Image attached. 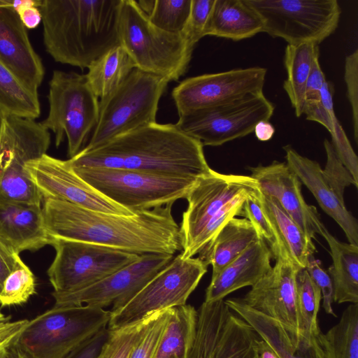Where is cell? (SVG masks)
<instances>
[{"instance_id":"56","label":"cell","mask_w":358,"mask_h":358,"mask_svg":"<svg viewBox=\"0 0 358 358\" xmlns=\"http://www.w3.org/2000/svg\"><path fill=\"white\" fill-rule=\"evenodd\" d=\"M11 0H0V6H11Z\"/></svg>"},{"instance_id":"5","label":"cell","mask_w":358,"mask_h":358,"mask_svg":"<svg viewBox=\"0 0 358 358\" xmlns=\"http://www.w3.org/2000/svg\"><path fill=\"white\" fill-rule=\"evenodd\" d=\"M168 83L164 78L133 69L117 88L100 99L98 122L83 150L157 122L159 102Z\"/></svg>"},{"instance_id":"37","label":"cell","mask_w":358,"mask_h":358,"mask_svg":"<svg viewBox=\"0 0 358 358\" xmlns=\"http://www.w3.org/2000/svg\"><path fill=\"white\" fill-rule=\"evenodd\" d=\"M192 0H155L148 13L150 22L169 33H182L188 21Z\"/></svg>"},{"instance_id":"25","label":"cell","mask_w":358,"mask_h":358,"mask_svg":"<svg viewBox=\"0 0 358 358\" xmlns=\"http://www.w3.org/2000/svg\"><path fill=\"white\" fill-rule=\"evenodd\" d=\"M257 199L269 220L276 240V251L273 259L291 260L299 268H306L316 248L299 226L273 198L264 195L258 188Z\"/></svg>"},{"instance_id":"38","label":"cell","mask_w":358,"mask_h":358,"mask_svg":"<svg viewBox=\"0 0 358 358\" xmlns=\"http://www.w3.org/2000/svg\"><path fill=\"white\" fill-rule=\"evenodd\" d=\"M152 315L115 329H108V338L97 358H130Z\"/></svg>"},{"instance_id":"54","label":"cell","mask_w":358,"mask_h":358,"mask_svg":"<svg viewBox=\"0 0 358 358\" xmlns=\"http://www.w3.org/2000/svg\"><path fill=\"white\" fill-rule=\"evenodd\" d=\"M8 347H0V358H8Z\"/></svg>"},{"instance_id":"44","label":"cell","mask_w":358,"mask_h":358,"mask_svg":"<svg viewBox=\"0 0 358 358\" xmlns=\"http://www.w3.org/2000/svg\"><path fill=\"white\" fill-rule=\"evenodd\" d=\"M215 0H192L190 14L182 34L195 46L204 36V30Z\"/></svg>"},{"instance_id":"10","label":"cell","mask_w":358,"mask_h":358,"mask_svg":"<svg viewBox=\"0 0 358 358\" xmlns=\"http://www.w3.org/2000/svg\"><path fill=\"white\" fill-rule=\"evenodd\" d=\"M264 22V31L289 45H317L337 28L341 9L336 0H245Z\"/></svg>"},{"instance_id":"4","label":"cell","mask_w":358,"mask_h":358,"mask_svg":"<svg viewBox=\"0 0 358 358\" xmlns=\"http://www.w3.org/2000/svg\"><path fill=\"white\" fill-rule=\"evenodd\" d=\"M119 36L136 68L169 82L185 73L194 48L182 33L166 32L153 25L134 0H122Z\"/></svg>"},{"instance_id":"35","label":"cell","mask_w":358,"mask_h":358,"mask_svg":"<svg viewBox=\"0 0 358 358\" xmlns=\"http://www.w3.org/2000/svg\"><path fill=\"white\" fill-rule=\"evenodd\" d=\"M296 308L300 323L301 343L310 345L317 339L320 329L317 321L322 294L305 268L296 275Z\"/></svg>"},{"instance_id":"51","label":"cell","mask_w":358,"mask_h":358,"mask_svg":"<svg viewBox=\"0 0 358 358\" xmlns=\"http://www.w3.org/2000/svg\"><path fill=\"white\" fill-rule=\"evenodd\" d=\"M253 131L259 141H267L273 137L275 128L269 121L262 120L255 125Z\"/></svg>"},{"instance_id":"16","label":"cell","mask_w":358,"mask_h":358,"mask_svg":"<svg viewBox=\"0 0 358 358\" xmlns=\"http://www.w3.org/2000/svg\"><path fill=\"white\" fill-rule=\"evenodd\" d=\"M167 254H143L134 262L100 281L68 293L52 292L55 306H81L111 310L122 306L172 260Z\"/></svg>"},{"instance_id":"13","label":"cell","mask_w":358,"mask_h":358,"mask_svg":"<svg viewBox=\"0 0 358 358\" xmlns=\"http://www.w3.org/2000/svg\"><path fill=\"white\" fill-rule=\"evenodd\" d=\"M55 258L47 273L55 292L92 285L136 261L141 255L85 242L53 239Z\"/></svg>"},{"instance_id":"39","label":"cell","mask_w":358,"mask_h":358,"mask_svg":"<svg viewBox=\"0 0 358 358\" xmlns=\"http://www.w3.org/2000/svg\"><path fill=\"white\" fill-rule=\"evenodd\" d=\"M35 293L34 275L23 262L4 280L0 292V306L9 307L23 304Z\"/></svg>"},{"instance_id":"40","label":"cell","mask_w":358,"mask_h":358,"mask_svg":"<svg viewBox=\"0 0 358 358\" xmlns=\"http://www.w3.org/2000/svg\"><path fill=\"white\" fill-rule=\"evenodd\" d=\"M172 310L173 308L152 314L134 348L130 358H156Z\"/></svg>"},{"instance_id":"33","label":"cell","mask_w":358,"mask_h":358,"mask_svg":"<svg viewBox=\"0 0 358 358\" xmlns=\"http://www.w3.org/2000/svg\"><path fill=\"white\" fill-rule=\"evenodd\" d=\"M317 341L324 358H358V303H350L334 326L320 331Z\"/></svg>"},{"instance_id":"8","label":"cell","mask_w":358,"mask_h":358,"mask_svg":"<svg viewBox=\"0 0 358 358\" xmlns=\"http://www.w3.org/2000/svg\"><path fill=\"white\" fill-rule=\"evenodd\" d=\"M71 169L103 196L134 213L185 199L199 179L126 169Z\"/></svg>"},{"instance_id":"14","label":"cell","mask_w":358,"mask_h":358,"mask_svg":"<svg viewBox=\"0 0 358 358\" xmlns=\"http://www.w3.org/2000/svg\"><path fill=\"white\" fill-rule=\"evenodd\" d=\"M260 336L224 300L203 301L187 358H259Z\"/></svg>"},{"instance_id":"12","label":"cell","mask_w":358,"mask_h":358,"mask_svg":"<svg viewBox=\"0 0 358 358\" xmlns=\"http://www.w3.org/2000/svg\"><path fill=\"white\" fill-rule=\"evenodd\" d=\"M274 109L263 91H259L182 114L175 124L203 146H219L253 132L259 122L270 120Z\"/></svg>"},{"instance_id":"31","label":"cell","mask_w":358,"mask_h":358,"mask_svg":"<svg viewBox=\"0 0 358 358\" xmlns=\"http://www.w3.org/2000/svg\"><path fill=\"white\" fill-rule=\"evenodd\" d=\"M135 67L127 51L119 45L94 61L85 75L94 94L101 99L117 88Z\"/></svg>"},{"instance_id":"1","label":"cell","mask_w":358,"mask_h":358,"mask_svg":"<svg viewBox=\"0 0 358 358\" xmlns=\"http://www.w3.org/2000/svg\"><path fill=\"white\" fill-rule=\"evenodd\" d=\"M173 203L136 213L114 215L43 198L45 228L53 239L85 242L138 255L182 250L180 227L172 215Z\"/></svg>"},{"instance_id":"52","label":"cell","mask_w":358,"mask_h":358,"mask_svg":"<svg viewBox=\"0 0 358 358\" xmlns=\"http://www.w3.org/2000/svg\"><path fill=\"white\" fill-rule=\"evenodd\" d=\"M259 358H280L275 351L261 337L257 345Z\"/></svg>"},{"instance_id":"53","label":"cell","mask_w":358,"mask_h":358,"mask_svg":"<svg viewBox=\"0 0 358 358\" xmlns=\"http://www.w3.org/2000/svg\"><path fill=\"white\" fill-rule=\"evenodd\" d=\"M8 358H31L24 352L15 342L8 347Z\"/></svg>"},{"instance_id":"57","label":"cell","mask_w":358,"mask_h":358,"mask_svg":"<svg viewBox=\"0 0 358 358\" xmlns=\"http://www.w3.org/2000/svg\"><path fill=\"white\" fill-rule=\"evenodd\" d=\"M10 318V316L5 315L0 310V322L8 320Z\"/></svg>"},{"instance_id":"32","label":"cell","mask_w":358,"mask_h":358,"mask_svg":"<svg viewBox=\"0 0 358 358\" xmlns=\"http://www.w3.org/2000/svg\"><path fill=\"white\" fill-rule=\"evenodd\" d=\"M197 310L185 304L173 308L156 358H187L196 331Z\"/></svg>"},{"instance_id":"17","label":"cell","mask_w":358,"mask_h":358,"mask_svg":"<svg viewBox=\"0 0 358 358\" xmlns=\"http://www.w3.org/2000/svg\"><path fill=\"white\" fill-rule=\"evenodd\" d=\"M266 69L254 66L190 77L173 88L178 115L263 91Z\"/></svg>"},{"instance_id":"34","label":"cell","mask_w":358,"mask_h":358,"mask_svg":"<svg viewBox=\"0 0 358 358\" xmlns=\"http://www.w3.org/2000/svg\"><path fill=\"white\" fill-rule=\"evenodd\" d=\"M0 109L7 115L32 120L41 114L38 92L24 84L1 61Z\"/></svg>"},{"instance_id":"15","label":"cell","mask_w":358,"mask_h":358,"mask_svg":"<svg viewBox=\"0 0 358 358\" xmlns=\"http://www.w3.org/2000/svg\"><path fill=\"white\" fill-rule=\"evenodd\" d=\"M259 187L250 176L223 174L211 169L197 180L185 199L188 206L180 227L183 259L191 258L192 250L208 222L238 194Z\"/></svg>"},{"instance_id":"11","label":"cell","mask_w":358,"mask_h":358,"mask_svg":"<svg viewBox=\"0 0 358 358\" xmlns=\"http://www.w3.org/2000/svg\"><path fill=\"white\" fill-rule=\"evenodd\" d=\"M199 257L179 254L122 306L110 310L108 324L115 329L163 310L183 306L207 272Z\"/></svg>"},{"instance_id":"48","label":"cell","mask_w":358,"mask_h":358,"mask_svg":"<svg viewBox=\"0 0 358 358\" xmlns=\"http://www.w3.org/2000/svg\"><path fill=\"white\" fill-rule=\"evenodd\" d=\"M319 55L320 53L314 57L306 83L305 104L321 101V89L326 79L320 65Z\"/></svg>"},{"instance_id":"3","label":"cell","mask_w":358,"mask_h":358,"mask_svg":"<svg viewBox=\"0 0 358 358\" xmlns=\"http://www.w3.org/2000/svg\"><path fill=\"white\" fill-rule=\"evenodd\" d=\"M122 0H38L43 43L57 62L88 69L120 45Z\"/></svg>"},{"instance_id":"36","label":"cell","mask_w":358,"mask_h":358,"mask_svg":"<svg viewBox=\"0 0 358 358\" xmlns=\"http://www.w3.org/2000/svg\"><path fill=\"white\" fill-rule=\"evenodd\" d=\"M333 94L334 86L331 83L326 80L321 89V101L328 113L331 123V143L340 160L358 185V157L336 116L333 106Z\"/></svg>"},{"instance_id":"24","label":"cell","mask_w":358,"mask_h":358,"mask_svg":"<svg viewBox=\"0 0 358 358\" xmlns=\"http://www.w3.org/2000/svg\"><path fill=\"white\" fill-rule=\"evenodd\" d=\"M0 238L15 252L38 250L52 245L41 206L0 199Z\"/></svg>"},{"instance_id":"50","label":"cell","mask_w":358,"mask_h":358,"mask_svg":"<svg viewBox=\"0 0 358 358\" xmlns=\"http://www.w3.org/2000/svg\"><path fill=\"white\" fill-rule=\"evenodd\" d=\"M22 263L19 254L0 238V292L8 275Z\"/></svg>"},{"instance_id":"49","label":"cell","mask_w":358,"mask_h":358,"mask_svg":"<svg viewBox=\"0 0 358 358\" xmlns=\"http://www.w3.org/2000/svg\"><path fill=\"white\" fill-rule=\"evenodd\" d=\"M38 0L12 1V7L17 11L20 20L27 29H34L42 22L37 7Z\"/></svg>"},{"instance_id":"42","label":"cell","mask_w":358,"mask_h":358,"mask_svg":"<svg viewBox=\"0 0 358 358\" xmlns=\"http://www.w3.org/2000/svg\"><path fill=\"white\" fill-rule=\"evenodd\" d=\"M324 147L327 155V162L322 173L324 180L330 186L338 200L344 202V192L346 187L355 182L352 174L343 165L338 157L331 143L327 138L324 140Z\"/></svg>"},{"instance_id":"28","label":"cell","mask_w":358,"mask_h":358,"mask_svg":"<svg viewBox=\"0 0 358 358\" xmlns=\"http://www.w3.org/2000/svg\"><path fill=\"white\" fill-rule=\"evenodd\" d=\"M262 238L246 218L233 217L199 253V258L212 266V276L236 259L251 244Z\"/></svg>"},{"instance_id":"23","label":"cell","mask_w":358,"mask_h":358,"mask_svg":"<svg viewBox=\"0 0 358 358\" xmlns=\"http://www.w3.org/2000/svg\"><path fill=\"white\" fill-rule=\"evenodd\" d=\"M272 253L262 238L251 244L236 259L211 277L205 302L224 299L245 287L255 285L272 268Z\"/></svg>"},{"instance_id":"29","label":"cell","mask_w":358,"mask_h":358,"mask_svg":"<svg viewBox=\"0 0 358 358\" xmlns=\"http://www.w3.org/2000/svg\"><path fill=\"white\" fill-rule=\"evenodd\" d=\"M320 235L327 241L333 263L328 268L334 302L358 303V246L339 241L323 224Z\"/></svg>"},{"instance_id":"27","label":"cell","mask_w":358,"mask_h":358,"mask_svg":"<svg viewBox=\"0 0 358 358\" xmlns=\"http://www.w3.org/2000/svg\"><path fill=\"white\" fill-rule=\"evenodd\" d=\"M263 31L261 17L245 0H215L204 36L240 41Z\"/></svg>"},{"instance_id":"45","label":"cell","mask_w":358,"mask_h":358,"mask_svg":"<svg viewBox=\"0 0 358 358\" xmlns=\"http://www.w3.org/2000/svg\"><path fill=\"white\" fill-rule=\"evenodd\" d=\"M344 79L352 108L355 140H358V50L345 57Z\"/></svg>"},{"instance_id":"6","label":"cell","mask_w":358,"mask_h":358,"mask_svg":"<svg viewBox=\"0 0 358 358\" xmlns=\"http://www.w3.org/2000/svg\"><path fill=\"white\" fill-rule=\"evenodd\" d=\"M110 311L81 306H55L29 320L15 341L31 358H63L101 329Z\"/></svg>"},{"instance_id":"41","label":"cell","mask_w":358,"mask_h":358,"mask_svg":"<svg viewBox=\"0 0 358 358\" xmlns=\"http://www.w3.org/2000/svg\"><path fill=\"white\" fill-rule=\"evenodd\" d=\"M251 191L252 190L238 194L208 222L197 238L192 250L191 257L202 251L229 220L236 215H241L243 203Z\"/></svg>"},{"instance_id":"7","label":"cell","mask_w":358,"mask_h":358,"mask_svg":"<svg viewBox=\"0 0 358 358\" xmlns=\"http://www.w3.org/2000/svg\"><path fill=\"white\" fill-rule=\"evenodd\" d=\"M50 145V134L41 122L6 115L0 136V199L42 205L26 166L45 155Z\"/></svg>"},{"instance_id":"2","label":"cell","mask_w":358,"mask_h":358,"mask_svg":"<svg viewBox=\"0 0 358 358\" xmlns=\"http://www.w3.org/2000/svg\"><path fill=\"white\" fill-rule=\"evenodd\" d=\"M67 162L71 168L126 169L196 179L211 170L201 141L176 124L157 122L117 136L94 149L82 150Z\"/></svg>"},{"instance_id":"18","label":"cell","mask_w":358,"mask_h":358,"mask_svg":"<svg viewBox=\"0 0 358 358\" xmlns=\"http://www.w3.org/2000/svg\"><path fill=\"white\" fill-rule=\"evenodd\" d=\"M26 169L43 199H59L109 214H135L105 197L84 181L73 171L67 160L45 154L28 162Z\"/></svg>"},{"instance_id":"55","label":"cell","mask_w":358,"mask_h":358,"mask_svg":"<svg viewBox=\"0 0 358 358\" xmlns=\"http://www.w3.org/2000/svg\"><path fill=\"white\" fill-rule=\"evenodd\" d=\"M5 116L6 115L4 114V113L0 109V136L2 129L3 122Z\"/></svg>"},{"instance_id":"43","label":"cell","mask_w":358,"mask_h":358,"mask_svg":"<svg viewBox=\"0 0 358 358\" xmlns=\"http://www.w3.org/2000/svg\"><path fill=\"white\" fill-rule=\"evenodd\" d=\"M258 188L251 191L248 195L243 205L241 216L253 225L258 234L268 245L273 257L277 247L276 240L273 227L257 199Z\"/></svg>"},{"instance_id":"21","label":"cell","mask_w":358,"mask_h":358,"mask_svg":"<svg viewBox=\"0 0 358 358\" xmlns=\"http://www.w3.org/2000/svg\"><path fill=\"white\" fill-rule=\"evenodd\" d=\"M0 61L27 87L38 91L44 67L12 5L0 6Z\"/></svg>"},{"instance_id":"26","label":"cell","mask_w":358,"mask_h":358,"mask_svg":"<svg viewBox=\"0 0 358 358\" xmlns=\"http://www.w3.org/2000/svg\"><path fill=\"white\" fill-rule=\"evenodd\" d=\"M224 302L255 330L280 358H324L317 339L310 345L300 343L295 347L284 327L275 320L249 307L241 298H231Z\"/></svg>"},{"instance_id":"30","label":"cell","mask_w":358,"mask_h":358,"mask_svg":"<svg viewBox=\"0 0 358 358\" xmlns=\"http://www.w3.org/2000/svg\"><path fill=\"white\" fill-rule=\"evenodd\" d=\"M319 53V45L313 43L287 44L285 48L287 79L283 88L298 117L303 114L306 83L314 57Z\"/></svg>"},{"instance_id":"20","label":"cell","mask_w":358,"mask_h":358,"mask_svg":"<svg viewBox=\"0 0 358 358\" xmlns=\"http://www.w3.org/2000/svg\"><path fill=\"white\" fill-rule=\"evenodd\" d=\"M250 176L258 183L259 190L275 199L281 208L313 240L322 222L314 206L308 205L301 192V182L285 162L250 167Z\"/></svg>"},{"instance_id":"9","label":"cell","mask_w":358,"mask_h":358,"mask_svg":"<svg viewBox=\"0 0 358 358\" xmlns=\"http://www.w3.org/2000/svg\"><path fill=\"white\" fill-rule=\"evenodd\" d=\"M49 111L41 122L55 136L57 147L66 136L68 155L72 158L84 148L99 119V101L86 75L55 70L49 81Z\"/></svg>"},{"instance_id":"19","label":"cell","mask_w":358,"mask_h":358,"mask_svg":"<svg viewBox=\"0 0 358 358\" xmlns=\"http://www.w3.org/2000/svg\"><path fill=\"white\" fill-rule=\"evenodd\" d=\"M275 260L274 266L241 299L249 307L280 323L293 345L297 347L301 335L295 280L300 268L289 259Z\"/></svg>"},{"instance_id":"22","label":"cell","mask_w":358,"mask_h":358,"mask_svg":"<svg viewBox=\"0 0 358 358\" xmlns=\"http://www.w3.org/2000/svg\"><path fill=\"white\" fill-rule=\"evenodd\" d=\"M283 149L287 166L313 194L322 210L343 229L349 243L358 246V221L324 180L320 165L302 156L289 145Z\"/></svg>"},{"instance_id":"46","label":"cell","mask_w":358,"mask_h":358,"mask_svg":"<svg viewBox=\"0 0 358 358\" xmlns=\"http://www.w3.org/2000/svg\"><path fill=\"white\" fill-rule=\"evenodd\" d=\"M312 280L320 288L322 294V307L327 314L337 317L335 314L332 303L334 302V287L332 280L321 265L319 259L314 255L310 257L305 268Z\"/></svg>"},{"instance_id":"47","label":"cell","mask_w":358,"mask_h":358,"mask_svg":"<svg viewBox=\"0 0 358 358\" xmlns=\"http://www.w3.org/2000/svg\"><path fill=\"white\" fill-rule=\"evenodd\" d=\"M108 336V328H104L63 358H97Z\"/></svg>"}]
</instances>
